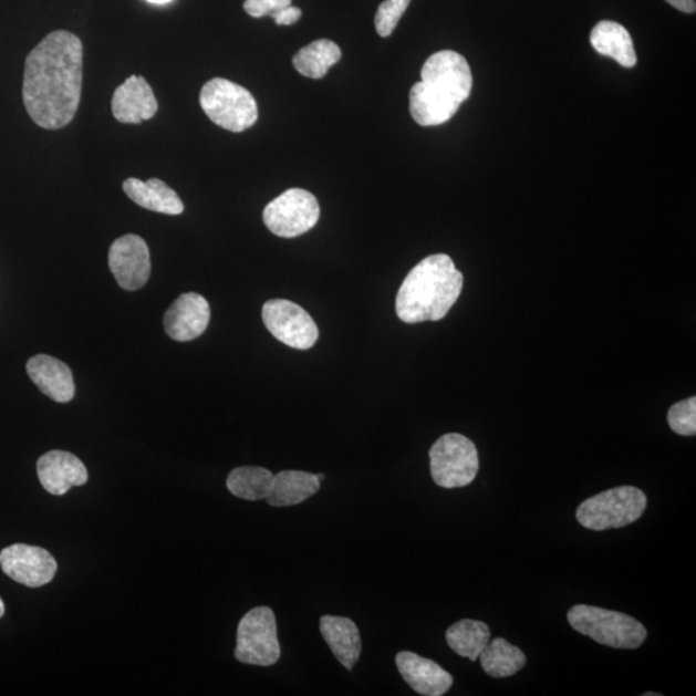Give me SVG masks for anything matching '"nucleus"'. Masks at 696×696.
<instances>
[{
    "mask_svg": "<svg viewBox=\"0 0 696 696\" xmlns=\"http://www.w3.org/2000/svg\"><path fill=\"white\" fill-rule=\"evenodd\" d=\"M320 632L335 658L351 671L362 654V638L357 625L349 617L324 615L320 620Z\"/></svg>",
    "mask_w": 696,
    "mask_h": 696,
    "instance_id": "nucleus-18",
    "label": "nucleus"
},
{
    "mask_svg": "<svg viewBox=\"0 0 696 696\" xmlns=\"http://www.w3.org/2000/svg\"><path fill=\"white\" fill-rule=\"evenodd\" d=\"M342 58L341 49L330 39H319L302 50L293 58V65L301 75L311 80H322L330 69L337 64Z\"/></svg>",
    "mask_w": 696,
    "mask_h": 696,
    "instance_id": "nucleus-23",
    "label": "nucleus"
},
{
    "mask_svg": "<svg viewBox=\"0 0 696 696\" xmlns=\"http://www.w3.org/2000/svg\"><path fill=\"white\" fill-rule=\"evenodd\" d=\"M422 81L437 95L463 105L471 95L472 73L467 60L455 51H440L425 62Z\"/></svg>",
    "mask_w": 696,
    "mask_h": 696,
    "instance_id": "nucleus-10",
    "label": "nucleus"
},
{
    "mask_svg": "<svg viewBox=\"0 0 696 696\" xmlns=\"http://www.w3.org/2000/svg\"><path fill=\"white\" fill-rule=\"evenodd\" d=\"M123 190L136 205L153 212L177 216L184 212V202L177 193L158 178L141 181L137 178L125 179Z\"/></svg>",
    "mask_w": 696,
    "mask_h": 696,
    "instance_id": "nucleus-19",
    "label": "nucleus"
},
{
    "mask_svg": "<svg viewBox=\"0 0 696 696\" xmlns=\"http://www.w3.org/2000/svg\"><path fill=\"white\" fill-rule=\"evenodd\" d=\"M27 372L34 385L56 403H69L75 395V383L70 367L61 360L37 355L29 360Z\"/></svg>",
    "mask_w": 696,
    "mask_h": 696,
    "instance_id": "nucleus-17",
    "label": "nucleus"
},
{
    "mask_svg": "<svg viewBox=\"0 0 696 696\" xmlns=\"http://www.w3.org/2000/svg\"><path fill=\"white\" fill-rule=\"evenodd\" d=\"M668 425L672 432L682 436H695L696 434V397L671 406L668 412Z\"/></svg>",
    "mask_w": 696,
    "mask_h": 696,
    "instance_id": "nucleus-27",
    "label": "nucleus"
},
{
    "mask_svg": "<svg viewBox=\"0 0 696 696\" xmlns=\"http://www.w3.org/2000/svg\"><path fill=\"white\" fill-rule=\"evenodd\" d=\"M108 268L124 291H138L152 273L150 250L138 235H124L108 250Z\"/></svg>",
    "mask_w": 696,
    "mask_h": 696,
    "instance_id": "nucleus-11",
    "label": "nucleus"
},
{
    "mask_svg": "<svg viewBox=\"0 0 696 696\" xmlns=\"http://www.w3.org/2000/svg\"><path fill=\"white\" fill-rule=\"evenodd\" d=\"M459 107V104L437 95L424 82L414 84L409 93L411 114L422 127H435L447 123L457 114Z\"/></svg>",
    "mask_w": 696,
    "mask_h": 696,
    "instance_id": "nucleus-21",
    "label": "nucleus"
},
{
    "mask_svg": "<svg viewBox=\"0 0 696 696\" xmlns=\"http://www.w3.org/2000/svg\"><path fill=\"white\" fill-rule=\"evenodd\" d=\"M112 108L117 122L139 124L152 120L158 103L145 77L132 75L114 92Z\"/></svg>",
    "mask_w": 696,
    "mask_h": 696,
    "instance_id": "nucleus-16",
    "label": "nucleus"
},
{
    "mask_svg": "<svg viewBox=\"0 0 696 696\" xmlns=\"http://www.w3.org/2000/svg\"><path fill=\"white\" fill-rule=\"evenodd\" d=\"M147 2H150L153 4H167L170 3L172 0H147Z\"/></svg>",
    "mask_w": 696,
    "mask_h": 696,
    "instance_id": "nucleus-32",
    "label": "nucleus"
},
{
    "mask_svg": "<svg viewBox=\"0 0 696 696\" xmlns=\"http://www.w3.org/2000/svg\"><path fill=\"white\" fill-rule=\"evenodd\" d=\"M647 498L635 487L600 492L578 507L576 520L590 530L620 529L636 522L646 510Z\"/></svg>",
    "mask_w": 696,
    "mask_h": 696,
    "instance_id": "nucleus-5",
    "label": "nucleus"
},
{
    "mask_svg": "<svg viewBox=\"0 0 696 696\" xmlns=\"http://www.w3.org/2000/svg\"><path fill=\"white\" fill-rule=\"evenodd\" d=\"M288 6H292V0H246L245 10L252 18L261 19Z\"/></svg>",
    "mask_w": 696,
    "mask_h": 696,
    "instance_id": "nucleus-29",
    "label": "nucleus"
},
{
    "mask_svg": "<svg viewBox=\"0 0 696 696\" xmlns=\"http://www.w3.org/2000/svg\"><path fill=\"white\" fill-rule=\"evenodd\" d=\"M661 696L662 694L659 693H645L644 696Z\"/></svg>",
    "mask_w": 696,
    "mask_h": 696,
    "instance_id": "nucleus-35",
    "label": "nucleus"
},
{
    "mask_svg": "<svg viewBox=\"0 0 696 696\" xmlns=\"http://www.w3.org/2000/svg\"><path fill=\"white\" fill-rule=\"evenodd\" d=\"M412 0H385L375 13V30L382 38L394 33L398 21L411 4Z\"/></svg>",
    "mask_w": 696,
    "mask_h": 696,
    "instance_id": "nucleus-28",
    "label": "nucleus"
},
{
    "mask_svg": "<svg viewBox=\"0 0 696 696\" xmlns=\"http://www.w3.org/2000/svg\"><path fill=\"white\" fill-rule=\"evenodd\" d=\"M200 105L210 121L226 131L240 133L258 120L256 98L241 85L215 77L200 92Z\"/></svg>",
    "mask_w": 696,
    "mask_h": 696,
    "instance_id": "nucleus-4",
    "label": "nucleus"
},
{
    "mask_svg": "<svg viewBox=\"0 0 696 696\" xmlns=\"http://www.w3.org/2000/svg\"><path fill=\"white\" fill-rule=\"evenodd\" d=\"M83 44L65 30L53 31L29 53L22 97L39 127L60 129L72 123L81 103Z\"/></svg>",
    "mask_w": 696,
    "mask_h": 696,
    "instance_id": "nucleus-1",
    "label": "nucleus"
},
{
    "mask_svg": "<svg viewBox=\"0 0 696 696\" xmlns=\"http://www.w3.org/2000/svg\"><path fill=\"white\" fill-rule=\"evenodd\" d=\"M280 655L276 614L268 606L250 610L238 625L235 658L250 666L270 667Z\"/></svg>",
    "mask_w": 696,
    "mask_h": 696,
    "instance_id": "nucleus-6",
    "label": "nucleus"
},
{
    "mask_svg": "<svg viewBox=\"0 0 696 696\" xmlns=\"http://www.w3.org/2000/svg\"><path fill=\"white\" fill-rule=\"evenodd\" d=\"M479 658L485 674L495 678L511 677L527 664L526 654L502 637L489 641Z\"/></svg>",
    "mask_w": 696,
    "mask_h": 696,
    "instance_id": "nucleus-24",
    "label": "nucleus"
},
{
    "mask_svg": "<svg viewBox=\"0 0 696 696\" xmlns=\"http://www.w3.org/2000/svg\"><path fill=\"white\" fill-rule=\"evenodd\" d=\"M273 474L263 467L246 466L232 469L228 477L231 495L246 500H261L269 496Z\"/></svg>",
    "mask_w": 696,
    "mask_h": 696,
    "instance_id": "nucleus-26",
    "label": "nucleus"
},
{
    "mask_svg": "<svg viewBox=\"0 0 696 696\" xmlns=\"http://www.w3.org/2000/svg\"><path fill=\"white\" fill-rule=\"evenodd\" d=\"M429 459L434 481L445 489L467 487L479 472L475 444L460 434L442 436L429 449Z\"/></svg>",
    "mask_w": 696,
    "mask_h": 696,
    "instance_id": "nucleus-7",
    "label": "nucleus"
},
{
    "mask_svg": "<svg viewBox=\"0 0 696 696\" xmlns=\"http://www.w3.org/2000/svg\"><path fill=\"white\" fill-rule=\"evenodd\" d=\"M320 490L318 476L303 471H281L273 475L271 490L266 497L272 507L297 506Z\"/></svg>",
    "mask_w": 696,
    "mask_h": 696,
    "instance_id": "nucleus-22",
    "label": "nucleus"
},
{
    "mask_svg": "<svg viewBox=\"0 0 696 696\" xmlns=\"http://www.w3.org/2000/svg\"><path fill=\"white\" fill-rule=\"evenodd\" d=\"M0 567L14 582L38 589L52 582L58 562L42 547L13 544L0 552Z\"/></svg>",
    "mask_w": 696,
    "mask_h": 696,
    "instance_id": "nucleus-12",
    "label": "nucleus"
},
{
    "mask_svg": "<svg viewBox=\"0 0 696 696\" xmlns=\"http://www.w3.org/2000/svg\"><path fill=\"white\" fill-rule=\"evenodd\" d=\"M320 206L314 194L289 189L273 199L263 210V222L280 238H297L315 228Z\"/></svg>",
    "mask_w": 696,
    "mask_h": 696,
    "instance_id": "nucleus-8",
    "label": "nucleus"
},
{
    "mask_svg": "<svg viewBox=\"0 0 696 696\" xmlns=\"http://www.w3.org/2000/svg\"><path fill=\"white\" fill-rule=\"evenodd\" d=\"M262 319L269 332L297 350H309L319 339L318 325L308 311L288 300H270L263 304Z\"/></svg>",
    "mask_w": 696,
    "mask_h": 696,
    "instance_id": "nucleus-9",
    "label": "nucleus"
},
{
    "mask_svg": "<svg viewBox=\"0 0 696 696\" xmlns=\"http://www.w3.org/2000/svg\"><path fill=\"white\" fill-rule=\"evenodd\" d=\"M570 625L598 644L614 648H637L645 643L647 631L635 617L590 605L569 610Z\"/></svg>",
    "mask_w": 696,
    "mask_h": 696,
    "instance_id": "nucleus-3",
    "label": "nucleus"
},
{
    "mask_svg": "<svg viewBox=\"0 0 696 696\" xmlns=\"http://www.w3.org/2000/svg\"><path fill=\"white\" fill-rule=\"evenodd\" d=\"M445 636L453 652L476 662L489 644L490 630L484 622L463 620L453 624Z\"/></svg>",
    "mask_w": 696,
    "mask_h": 696,
    "instance_id": "nucleus-25",
    "label": "nucleus"
},
{
    "mask_svg": "<svg viewBox=\"0 0 696 696\" xmlns=\"http://www.w3.org/2000/svg\"><path fill=\"white\" fill-rule=\"evenodd\" d=\"M463 272L447 254L420 261L405 278L396 297V314L404 323L439 322L458 301Z\"/></svg>",
    "mask_w": 696,
    "mask_h": 696,
    "instance_id": "nucleus-2",
    "label": "nucleus"
},
{
    "mask_svg": "<svg viewBox=\"0 0 696 696\" xmlns=\"http://www.w3.org/2000/svg\"><path fill=\"white\" fill-rule=\"evenodd\" d=\"M666 2L684 13H694L696 11L695 0H666Z\"/></svg>",
    "mask_w": 696,
    "mask_h": 696,
    "instance_id": "nucleus-31",
    "label": "nucleus"
},
{
    "mask_svg": "<svg viewBox=\"0 0 696 696\" xmlns=\"http://www.w3.org/2000/svg\"><path fill=\"white\" fill-rule=\"evenodd\" d=\"M396 666L412 689L420 695L442 696L449 692L453 677L439 664L411 652L396 655Z\"/></svg>",
    "mask_w": 696,
    "mask_h": 696,
    "instance_id": "nucleus-15",
    "label": "nucleus"
},
{
    "mask_svg": "<svg viewBox=\"0 0 696 696\" xmlns=\"http://www.w3.org/2000/svg\"><path fill=\"white\" fill-rule=\"evenodd\" d=\"M210 320V308L205 297L185 293L170 304L164 315V328L172 340L189 342L206 332Z\"/></svg>",
    "mask_w": 696,
    "mask_h": 696,
    "instance_id": "nucleus-13",
    "label": "nucleus"
},
{
    "mask_svg": "<svg viewBox=\"0 0 696 696\" xmlns=\"http://www.w3.org/2000/svg\"><path fill=\"white\" fill-rule=\"evenodd\" d=\"M591 44L602 56L613 59L623 67L637 64V54L629 30L614 21H601L593 28Z\"/></svg>",
    "mask_w": 696,
    "mask_h": 696,
    "instance_id": "nucleus-20",
    "label": "nucleus"
},
{
    "mask_svg": "<svg viewBox=\"0 0 696 696\" xmlns=\"http://www.w3.org/2000/svg\"><path fill=\"white\" fill-rule=\"evenodd\" d=\"M39 481L52 496H64L73 487H83L89 481V471L73 453L51 450L37 464Z\"/></svg>",
    "mask_w": 696,
    "mask_h": 696,
    "instance_id": "nucleus-14",
    "label": "nucleus"
},
{
    "mask_svg": "<svg viewBox=\"0 0 696 696\" xmlns=\"http://www.w3.org/2000/svg\"><path fill=\"white\" fill-rule=\"evenodd\" d=\"M316 476H318V480H319L320 482H322V481H324V480H325V475H323V474H319V475H316Z\"/></svg>",
    "mask_w": 696,
    "mask_h": 696,
    "instance_id": "nucleus-34",
    "label": "nucleus"
},
{
    "mask_svg": "<svg viewBox=\"0 0 696 696\" xmlns=\"http://www.w3.org/2000/svg\"><path fill=\"white\" fill-rule=\"evenodd\" d=\"M270 18L276 21L277 25L291 27L297 21H300V19L302 18V11L300 10V8L288 6L281 8V10L277 11L276 13H272Z\"/></svg>",
    "mask_w": 696,
    "mask_h": 696,
    "instance_id": "nucleus-30",
    "label": "nucleus"
},
{
    "mask_svg": "<svg viewBox=\"0 0 696 696\" xmlns=\"http://www.w3.org/2000/svg\"><path fill=\"white\" fill-rule=\"evenodd\" d=\"M6 613V606L2 599H0V617H2Z\"/></svg>",
    "mask_w": 696,
    "mask_h": 696,
    "instance_id": "nucleus-33",
    "label": "nucleus"
}]
</instances>
